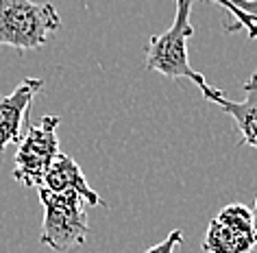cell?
<instances>
[{
    "label": "cell",
    "instance_id": "1",
    "mask_svg": "<svg viewBox=\"0 0 257 253\" xmlns=\"http://www.w3.org/2000/svg\"><path fill=\"white\" fill-rule=\"evenodd\" d=\"M190 16H192V0H177V14L170 29H166L159 35H153L149 44H146L144 68L149 72L153 70V72L168 76V79H188L196 83L198 90H203L209 83L205 81L201 72H196L190 66L188 59V42L194 35Z\"/></svg>",
    "mask_w": 257,
    "mask_h": 253
},
{
    "label": "cell",
    "instance_id": "2",
    "mask_svg": "<svg viewBox=\"0 0 257 253\" xmlns=\"http://www.w3.org/2000/svg\"><path fill=\"white\" fill-rule=\"evenodd\" d=\"M61 27V18L50 3L0 0V46H11L24 55L42 48L48 35Z\"/></svg>",
    "mask_w": 257,
    "mask_h": 253
},
{
    "label": "cell",
    "instance_id": "3",
    "mask_svg": "<svg viewBox=\"0 0 257 253\" xmlns=\"http://www.w3.org/2000/svg\"><path fill=\"white\" fill-rule=\"evenodd\" d=\"M44 207V223L40 242L57 253H68L85 244L87 240V212L76 192H48L40 188Z\"/></svg>",
    "mask_w": 257,
    "mask_h": 253
},
{
    "label": "cell",
    "instance_id": "4",
    "mask_svg": "<svg viewBox=\"0 0 257 253\" xmlns=\"http://www.w3.org/2000/svg\"><path fill=\"white\" fill-rule=\"evenodd\" d=\"M59 122V116H44L37 125L29 127L16 153L14 179L18 184L27 188H42L48 168L61 153L59 138H57Z\"/></svg>",
    "mask_w": 257,
    "mask_h": 253
},
{
    "label": "cell",
    "instance_id": "5",
    "mask_svg": "<svg viewBox=\"0 0 257 253\" xmlns=\"http://www.w3.org/2000/svg\"><path fill=\"white\" fill-rule=\"evenodd\" d=\"M255 246L257 220L250 207L231 203L209 220L203 240L205 253H255Z\"/></svg>",
    "mask_w": 257,
    "mask_h": 253
},
{
    "label": "cell",
    "instance_id": "6",
    "mask_svg": "<svg viewBox=\"0 0 257 253\" xmlns=\"http://www.w3.org/2000/svg\"><path fill=\"white\" fill-rule=\"evenodd\" d=\"M44 90V79H24L14 92L0 99V153L22 142V127L29 118L33 99Z\"/></svg>",
    "mask_w": 257,
    "mask_h": 253
},
{
    "label": "cell",
    "instance_id": "7",
    "mask_svg": "<svg viewBox=\"0 0 257 253\" xmlns=\"http://www.w3.org/2000/svg\"><path fill=\"white\" fill-rule=\"evenodd\" d=\"M246 96L244 101H229L227 96L220 94V90L205 86L201 92L207 101H211L214 105L220 107V112L229 114L233 118L237 131L242 133L240 146H253L257 148V70L250 74V79L244 83Z\"/></svg>",
    "mask_w": 257,
    "mask_h": 253
},
{
    "label": "cell",
    "instance_id": "8",
    "mask_svg": "<svg viewBox=\"0 0 257 253\" xmlns=\"http://www.w3.org/2000/svg\"><path fill=\"white\" fill-rule=\"evenodd\" d=\"M42 188H44V190H48V192H68V190H72V192L79 194V197L85 201L87 205L109 207L105 201L100 199V194L94 192L92 188L87 186L83 171L76 166V161L70 157V155H66V153L57 155V159L53 161V166L48 168L46 177H44Z\"/></svg>",
    "mask_w": 257,
    "mask_h": 253
},
{
    "label": "cell",
    "instance_id": "9",
    "mask_svg": "<svg viewBox=\"0 0 257 253\" xmlns=\"http://www.w3.org/2000/svg\"><path fill=\"white\" fill-rule=\"evenodd\" d=\"M209 3H214V5H220L222 9H227L229 11V16H231V20H235L233 24H227V29L229 33L231 31H237V29H246V33H248V37L250 40H257V24L250 20V18L246 16V14H242L240 9L235 7L231 0H209Z\"/></svg>",
    "mask_w": 257,
    "mask_h": 253
},
{
    "label": "cell",
    "instance_id": "10",
    "mask_svg": "<svg viewBox=\"0 0 257 253\" xmlns=\"http://www.w3.org/2000/svg\"><path fill=\"white\" fill-rule=\"evenodd\" d=\"M185 238H183V231L181 229H172L168 233V238H164L162 242H157L155 246H151L146 253H175L179 246H183Z\"/></svg>",
    "mask_w": 257,
    "mask_h": 253
},
{
    "label": "cell",
    "instance_id": "11",
    "mask_svg": "<svg viewBox=\"0 0 257 253\" xmlns=\"http://www.w3.org/2000/svg\"><path fill=\"white\" fill-rule=\"evenodd\" d=\"M242 14H246L250 20L257 24V0H231Z\"/></svg>",
    "mask_w": 257,
    "mask_h": 253
},
{
    "label": "cell",
    "instance_id": "12",
    "mask_svg": "<svg viewBox=\"0 0 257 253\" xmlns=\"http://www.w3.org/2000/svg\"><path fill=\"white\" fill-rule=\"evenodd\" d=\"M255 214H257V194H255Z\"/></svg>",
    "mask_w": 257,
    "mask_h": 253
}]
</instances>
